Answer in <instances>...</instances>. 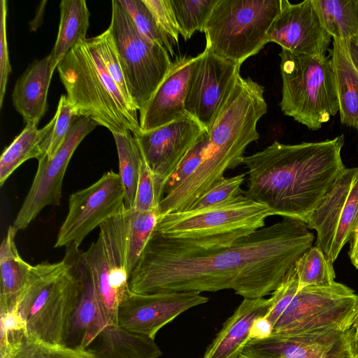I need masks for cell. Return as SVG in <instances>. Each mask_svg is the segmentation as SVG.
Masks as SVG:
<instances>
[{"mask_svg": "<svg viewBox=\"0 0 358 358\" xmlns=\"http://www.w3.org/2000/svg\"><path fill=\"white\" fill-rule=\"evenodd\" d=\"M78 248L66 247L64 258L77 273L81 289L69 326L64 346L83 350L108 324L103 313L92 273Z\"/></svg>", "mask_w": 358, "mask_h": 358, "instance_id": "20", "label": "cell"}, {"mask_svg": "<svg viewBox=\"0 0 358 358\" xmlns=\"http://www.w3.org/2000/svg\"><path fill=\"white\" fill-rule=\"evenodd\" d=\"M320 20L333 39L358 36V0H313Z\"/></svg>", "mask_w": 358, "mask_h": 358, "instance_id": "28", "label": "cell"}, {"mask_svg": "<svg viewBox=\"0 0 358 358\" xmlns=\"http://www.w3.org/2000/svg\"><path fill=\"white\" fill-rule=\"evenodd\" d=\"M282 0H218L204 29L206 50L241 64L268 43Z\"/></svg>", "mask_w": 358, "mask_h": 358, "instance_id": "9", "label": "cell"}, {"mask_svg": "<svg viewBox=\"0 0 358 358\" xmlns=\"http://www.w3.org/2000/svg\"><path fill=\"white\" fill-rule=\"evenodd\" d=\"M15 358H92L83 350L50 345L26 336Z\"/></svg>", "mask_w": 358, "mask_h": 358, "instance_id": "40", "label": "cell"}, {"mask_svg": "<svg viewBox=\"0 0 358 358\" xmlns=\"http://www.w3.org/2000/svg\"><path fill=\"white\" fill-rule=\"evenodd\" d=\"M204 131L196 121L185 116L134 136L146 164L163 192V196L169 179Z\"/></svg>", "mask_w": 358, "mask_h": 358, "instance_id": "16", "label": "cell"}, {"mask_svg": "<svg viewBox=\"0 0 358 358\" xmlns=\"http://www.w3.org/2000/svg\"><path fill=\"white\" fill-rule=\"evenodd\" d=\"M352 328L303 335L250 339L240 358H353Z\"/></svg>", "mask_w": 358, "mask_h": 358, "instance_id": "17", "label": "cell"}, {"mask_svg": "<svg viewBox=\"0 0 358 358\" xmlns=\"http://www.w3.org/2000/svg\"><path fill=\"white\" fill-rule=\"evenodd\" d=\"M60 21L55 45L48 55L53 71L67 53L86 39L90 26V11L84 0H62Z\"/></svg>", "mask_w": 358, "mask_h": 358, "instance_id": "27", "label": "cell"}, {"mask_svg": "<svg viewBox=\"0 0 358 358\" xmlns=\"http://www.w3.org/2000/svg\"><path fill=\"white\" fill-rule=\"evenodd\" d=\"M344 136L317 142L283 144L277 141L242 159L248 169L245 194L272 215L300 220L310 215L345 169Z\"/></svg>", "mask_w": 358, "mask_h": 358, "instance_id": "2", "label": "cell"}, {"mask_svg": "<svg viewBox=\"0 0 358 358\" xmlns=\"http://www.w3.org/2000/svg\"><path fill=\"white\" fill-rule=\"evenodd\" d=\"M92 38L109 74L126 100L135 108L130 99L117 53L108 29Z\"/></svg>", "mask_w": 358, "mask_h": 358, "instance_id": "36", "label": "cell"}, {"mask_svg": "<svg viewBox=\"0 0 358 358\" xmlns=\"http://www.w3.org/2000/svg\"><path fill=\"white\" fill-rule=\"evenodd\" d=\"M208 301V298L197 292L145 294L127 289L117 308V324L155 339L158 331L179 315Z\"/></svg>", "mask_w": 358, "mask_h": 358, "instance_id": "15", "label": "cell"}, {"mask_svg": "<svg viewBox=\"0 0 358 358\" xmlns=\"http://www.w3.org/2000/svg\"><path fill=\"white\" fill-rule=\"evenodd\" d=\"M124 189L119 173L106 172L90 186L73 193L55 248H79L95 228L119 213L124 207Z\"/></svg>", "mask_w": 358, "mask_h": 358, "instance_id": "12", "label": "cell"}, {"mask_svg": "<svg viewBox=\"0 0 358 358\" xmlns=\"http://www.w3.org/2000/svg\"><path fill=\"white\" fill-rule=\"evenodd\" d=\"M163 31L176 44L180 30L171 0H143Z\"/></svg>", "mask_w": 358, "mask_h": 358, "instance_id": "41", "label": "cell"}, {"mask_svg": "<svg viewBox=\"0 0 358 358\" xmlns=\"http://www.w3.org/2000/svg\"><path fill=\"white\" fill-rule=\"evenodd\" d=\"M245 176L246 173H244L232 177H224L215 187L197 199L188 210L208 208L245 194V191L241 189V187L245 181Z\"/></svg>", "mask_w": 358, "mask_h": 358, "instance_id": "37", "label": "cell"}, {"mask_svg": "<svg viewBox=\"0 0 358 358\" xmlns=\"http://www.w3.org/2000/svg\"><path fill=\"white\" fill-rule=\"evenodd\" d=\"M315 245L334 263L358 229V167L345 168L310 215Z\"/></svg>", "mask_w": 358, "mask_h": 358, "instance_id": "11", "label": "cell"}, {"mask_svg": "<svg viewBox=\"0 0 358 358\" xmlns=\"http://www.w3.org/2000/svg\"><path fill=\"white\" fill-rule=\"evenodd\" d=\"M330 59L336 80L341 122L358 130V71L350 57L345 40L333 39Z\"/></svg>", "mask_w": 358, "mask_h": 358, "instance_id": "24", "label": "cell"}, {"mask_svg": "<svg viewBox=\"0 0 358 358\" xmlns=\"http://www.w3.org/2000/svg\"><path fill=\"white\" fill-rule=\"evenodd\" d=\"M331 38L313 0L295 4L282 0L281 10L267 33L268 43H275L292 52L314 56H325Z\"/></svg>", "mask_w": 358, "mask_h": 358, "instance_id": "18", "label": "cell"}, {"mask_svg": "<svg viewBox=\"0 0 358 358\" xmlns=\"http://www.w3.org/2000/svg\"><path fill=\"white\" fill-rule=\"evenodd\" d=\"M279 56L282 112L310 130L320 129L339 111L330 57L283 49Z\"/></svg>", "mask_w": 358, "mask_h": 358, "instance_id": "8", "label": "cell"}, {"mask_svg": "<svg viewBox=\"0 0 358 358\" xmlns=\"http://www.w3.org/2000/svg\"><path fill=\"white\" fill-rule=\"evenodd\" d=\"M333 264L320 248L313 245L294 263L299 289L332 285L336 282Z\"/></svg>", "mask_w": 358, "mask_h": 358, "instance_id": "30", "label": "cell"}, {"mask_svg": "<svg viewBox=\"0 0 358 358\" xmlns=\"http://www.w3.org/2000/svg\"><path fill=\"white\" fill-rule=\"evenodd\" d=\"M264 87L239 75L208 131V145L196 171L179 187L167 192L159 213L185 211L224 178V172L242 164L246 148L259 138L257 124L267 112Z\"/></svg>", "mask_w": 358, "mask_h": 358, "instance_id": "3", "label": "cell"}, {"mask_svg": "<svg viewBox=\"0 0 358 358\" xmlns=\"http://www.w3.org/2000/svg\"><path fill=\"white\" fill-rule=\"evenodd\" d=\"M218 0H171L180 34L189 40L196 31L203 32Z\"/></svg>", "mask_w": 358, "mask_h": 358, "instance_id": "32", "label": "cell"}, {"mask_svg": "<svg viewBox=\"0 0 358 358\" xmlns=\"http://www.w3.org/2000/svg\"><path fill=\"white\" fill-rule=\"evenodd\" d=\"M0 107H2L11 66L6 34L7 1L0 2Z\"/></svg>", "mask_w": 358, "mask_h": 358, "instance_id": "42", "label": "cell"}, {"mask_svg": "<svg viewBox=\"0 0 358 358\" xmlns=\"http://www.w3.org/2000/svg\"><path fill=\"white\" fill-rule=\"evenodd\" d=\"M66 97L79 117H90L112 134L141 132L137 109L106 68L92 38L73 48L57 67Z\"/></svg>", "mask_w": 358, "mask_h": 358, "instance_id": "4", "label": "cell"}, {"mask_svg": "<svg viewBox=\"0 0 358 358\" xmlns=\"http://www.w3.org/2000/svg\"><path fill=\"white\" fill-rule=\"evenodd\" d=\"M55 122L49 137L48 146L44 156L52 158L64 142L74 123L80 117L66 95L60 96L55 114Z\"/></svg>", "mask_w": 358, "mask_h": 358, "instance_id": "35", "label": "cell"}, {"mask_svg": "<svg viewBox=\"0 0 358 358\" xmlns=\"http://www.w3.org/2000/svg\"><path fill=\"white\" fill-rule=\"evenodd\" d=\"M271 215L266 206L243 194L208 208L159 216L154 231L196 248H227L263 228Z\"/></svg>", "mask_w": 358, "mask_h": 358, "instance_id": "7", "label": "cell"}, {"mask_svg": "<svg viewBox=\"0 0 358 358\" xmlns=\"http://www.w3.org/2000/svg\"><path fill=\"white\" fill-rule=\"evenodd\" d=\"M159 217L157 210L139 211L129 208L127 238V267L129 276L138 263Z\"/></svg>", "mask_w": 358, "mask_h": 358, "instance_id": "31", "label": "cell"}, {"mask_svg": "<svg viewBox=\"0 0 358 358\" xmlns=\"http://www.w3.org/2000/svg\"><path fill=\"white\" fill-rule=\"evenodd\" d=\"M273 327L271 322L264 317L255 320L250 330V339H264L271 336Z\"/></svg>", "mask_w": 358, "mask_h": 358, "instance_id": "43", "label": "cell"}, {"mask_svg": "<svg viewBox=\"0 0 358 358\" xmlns=\"http://www.w3.org/2000/svg\"><path fill=\"white\" fill-rule=\"evenodd\" d=\"M1 314V358H15L24 337V326L16 308H0Z\"/></svg>", "mask_w": 358, "mask_h": 358, "instance_id": "34", "label": "cell"}, {"mask_svg": "<svg viewBox=\"0 0 358 358\" xmlns=\"http://www.w3.org/2000/svg\"><path fill=\"white\" fill-rule=\"evenodd\" d=\"M271 298L243 299L234 313L224 322L202 358H240L255 320L267 315Z\"/></svg>", "mask_w": 358, "mask_h": 358, "instance_id": "21", "label": "cell"}, {"mask_svg": "<svg viewBox=\"0 0 358 358\" xmlns=\"http://www.w3.org/2000/svg\"><path fill=\"white\" fill-rule=\"evenodd\" d=\"M345 41L350 57L358 71V36H353Z\"/></svg>", "mask_w": 358, "mask_h": 358, "instance_id": "44", "label": "cell"}, {"mask_svg": "<svg viewBox=\"0 0 358 358\" xmlns=\"http://www.w3.org/2000/svg\"><path fill=\"white\" fill-rule=\"evenodd\" d=\"M98 125L90 117H80L55 155L52 158L43 156L38 160L32 184L12 225L17 231L27 228L43 208L60 204L63 180L70 159L80 142Z\"/></svg>", "mask_w": 358, "mask_h": 358, "instance_id": "13", "label": "cell"}, {"mask_svg": "<svg viewBox=\"0 0 358 358\" xmlns=\"http://www.w3.org/2000/svg\"><path fill=\"white\" fill-rule=\"evenodd\" d=\"M131 15L141 35L149 42L164 48L171 56L176 44L160 28L143 0H120Z\"/></svg>", "mask_w": 358, "mask_h": 358, "instance_id": "33", "label": "cell"}, {"mask_svg": "<svg viewBox=\"0 0 358 358\" xmlns=\"http://www.w3.org/2000/svg\"><path fill=\"white\" fill-rule=\"evenodd\" d=\"M17 230L10 226L0 247V308H16L17 299L26 288L32 266L18 252L15 237Z\"/></svg>", "mask_w": 358, "mask_h": 358, "instance_id": "25", "label": "cell"}, {"mask_svg": "<svg viewBox=\"0 0 358 358\" xmlns=\"http://www.w3.org/2000/svg\"><path fill=\"white\" fill-rule=\"evenodd\" d=\"M352 352L353 358H358V329H354L352 339Z\"/></svg>", "mask_w": 358, "mask_h": 358, "instance_id": "47", "label": "cell"}, {"mask_svg": "<svg viewBox=\"0 0 358 358\" xmlns=\"http://www.w3.org/2000/svg\"><path fill=\"white\" fill-rule=\"evenodd\" d=\"M46 2V1H43V5H40L38 6V10L36 13L35 18L30 22V27L31 30L36 31L37 28L40 26V24L41 23L43 20V11L45 9Z\"/></svg>", "mask_w": 358, "mask_h": 358, "instance_id": "46", "label": "cell"}, {"mask_svg": "<svg viewBox=\"0 0 358 358\" xmlns=\"http://www.w3.org/2000/svg\"><path fill=\"white\" fill-rule=\"evenodd\" d=\"M48 56L31 62L15 83L12 101L24 122L38 126L47 110L52 76Z\"/></svg>", "mask_w": 358, "mask_h": 358, "instance_id": "22", "label": "cell"}, {"mask_svg": "<svg viewBox=\"0 0 358 358\" xmlns=\"http://www.w3.org/2000/svg\"><path fill=\"white\" fill-rule=\"evenodd\" d=\"M348 255L352 265L358 269V229L350 242Z\"/></svg>", "mask_w": 358, "mask_h": 358, "instance_id": "45", "label": "cell"}, {"mask_svg": "<svg viewBox=\"0 0 358 358\" xmlns=\"http://www.w3.org/2000/svg\"><path fill=\"white\" fill-rule=\"evenodd\" d=\"M119 159V175L125 192L124 205L132 208L141 172L143 156L133 134H113Z\"/></svg>", "mask_w": 358, "mask_h": 358, "instance_id": "29", "label": "cell"}, {"mask_svg": "<svg viewBox=\"0 0 358 358\" xmlns=\"http://www.w3.org/2000/svg\"><path fill=\"white\" fill-rule=\"evenodd\" d=\"M55 122V116L41 129L27 124L21 133L3 150L0 158V185L24 162L43 157L47 151L50 133Z\"/></svg>", "mask_w": 358, "mask_h": 358, "instance_id": "26", "label": "cell"}, {"mask_svg": "<svg viewBox=\"0 0 358 358\" xmlns=\"http://www.w3.org/2000/svg\"><path fill=\"white\" fill-rule=\"evenodd\" d=\"M241 65L219 57L207 50L191 76L185 100V111L208 132L232 90Z\"/></svg>", "mask_w": 358, "mask_h": 358, "instance_id": "14", "label": "cell"}, {"mask_svg": "<svg viewBox=\"0 0 358 358\" xmlns=\"http://www.w3.org/2000/svg\"><path fill=\"white\" fill-rule=\"evenodd\" d=\"M163 192L143 157L133 208L139 211L157 210ZM159 212V211H158Z\"/></svg>", "mask_w": 358, "mask_h": 358, "instance_id": "38", "label": "cell"}, {"mask_svg": "<svg viewBox=\"0 0 358 358\" xmlns=\"http://www.w3.org/2000/svg\"><path fill=\"white\" fill-rule=\"evenodd\" d=\"M208 145V134L204 131L182 159L178 168L169 179L164 194L179 187L198 168Z\"/></svg>", "mask_w": 358, "mask_h": 358, "instance_id": "39", "label": "cell"}, {"mask_svg": "<svg viewBox=\"0 0 358 358\" xmlns=\"http://www.w3.org/2000/svg\"><path fill=\"white\" fill-rule=\"evenodd\" d=\"M272 307L264 317L274 335H303L352 328L358 313V295L348 286L299 289L294 264L271 293Z\"/></svg>", "mask_w": 358, "mask_h": 358, "instance_id": "5", "label": "cell"}, {"mask_svg": "<svg viewBox=\"0 0 358 358\" xmlns=\"http://www.w3.org/2000/svg\"><path fill=\"white\" fill-rule=\"evenodd\" d=\"M81 289L80 280L66 258L32 266L16 310L26 334L50 345H64Z\"/></svg>", "mask_w": 358, "mask_h": 358, "instance_id": "6", "label": "cell"}, {"mask_svg": "<svg viewBox=\"0 0 358 358\" xmlns=\"http://www.w3.org/2000/svg\"><path fill=\"white\" fill-rule=\"evenodd\" d=\"M199 59L179 57L173 62L170 71L151 98L139 110L141 131L147 132L187 116L185 100L189 80Z\"/></svg>", "mask_w": 358, "mask_h": 358, "instance_id": "19", "label": "cell"}, {"mask_svg": "<svg viewBox=\"0 0 358 358\" xmlns=\"http://www.w3.org/2000/svg\"><path fill=\"white\" fill-rule=\"evenodd\" d=\"M122 70L132 103L141 110L173 65L168 51L145 40L120 0L112 1L108 28Z\"/></svg>", "mask_w": 358, "mask_h": 358, "instance_id": "10", "label": "cell"}, {"mask_svg": "<svg viewBox=\"0 0 358 358\" xmlns=\"http://www.w3.org/2000/svg\"><path fill=\"white\" fill-rule=\"evenodd\" d=\"M352 328L353 329H358V313L357 314L355 318V320L353 322V324H352Z\"/></svg>", "mask_w": 358, "mask_h": 358, "instance_id": "48", "label": "cell"}, {"mask_svg": "<svg viewBox=\"0 0 358 358\" xmlns=\"http://www.w3.org/2000/svg\"><path fill=\"white\" fill-rule=\"evenodd\" d=\"M314 239L305 222L289 218L220 249L185 245L154 231L129 276V289L145 294L233 289L243 299L263 298L277 289Z\"/></svg>", "mask_w": 358, "mask_h": 358, "instance_id": "1", "label": "cell"}, {"mask_svg": "<svg viewBox=\"0 0 358 358\" xmlns=\"http://www.w3.org/2000/svg\"><path fill=\"white\" fill-rule=\"evenodd\" d=\"M92 358H158L155 339L108 324L83 350Z\"/></svg>", "mask_w": 358, "mask_h": 358, "instance_id": "23", "label": "cell"}]
</instances>
